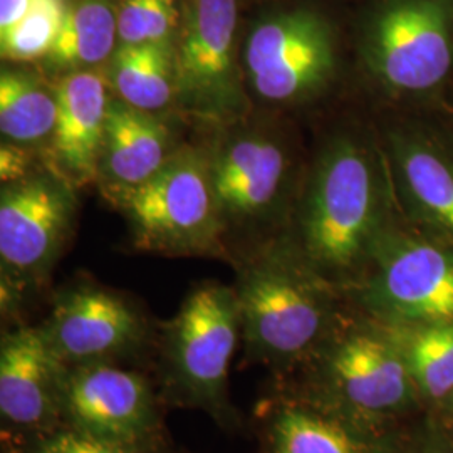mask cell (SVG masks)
Wrapping results in <instances>:
<instances>
[{
	"mask_svg": "<svg viewBox=\"0 0 453 453\" xmlns=\"http://www.w3.org/2000/svg\"><path fill=\"white\" fill-rule=\"evenodd\" d=\"M381 209L370 153L353 140H336L316 165L301 207V256L321 275L355 269L380 239Z\"/></svg>",
	"mask_w": 453,
	"mask_h": 453,
	"instance_id": "cell-2",
	"label": "cell"
},
{
	"mask_svg": "<svg viewBox=\"0 0 453 453\" xmlns=\"http://www.w3.org/2000/svg\"><path fill=\"white\" fill-rule=\"evenodd\" d=\"M372 73L396 91H426L452 65L450 7L445 0H396L372 22L368 35Z\"/></svg>",
	"mask_w": 453,
	"mask_h": 453,
	"instance_id": "cell-10",
	"label": "cell"
},
{
	"mask_svg": "<svg viewBox=\"0 0 453 453\" xmlns=\"http://www.w3.org/2000/svg\"><path fill=\"white\" fill-rule=\"evenodd\" d=\"M42 331L56 355L71 366L116 363L145 340V323L127 299L95 286L58 297Z\"/></svg>",
	"mask_w": 453,
	"mask_h": 453,
	"instance_id": "cell-14",
	"label": "cell"
},
{
	"mask_svg": "<svg viewBox=\"0 0 453 453\" xmlns=\"http://www.w3.org/2000/svg\"><path fill=\"white\" fill-rule=\"evenodd\" d=\"M65 425L82 434L146 450H158L162 420L150 381L116 363L71 366Z\"/></svg>",
	"mask_w": 453,
	"mask_h": 453,
	"instance_id": "cell-11",
	"label": "cell"
},
{
	"mask_svg": "<svg viewBox=\"0 0 453 453\" xmlns=\"http://www.w3.org/2000/svg\"><path fill=\"white\" fill-rule=\"evenodd\" d=\"M260 453H396L376 423L321 402H284L265 421Z\"/></svg>",
	"mask_w": 453,
	"mask_h": 453,
	"instance_id": "cell-16",
	"label": "cell"
},
{
	"mask_svg": "<svg viewBox=\"0 0 453 453\" xmlns=\"http://www.w3.org/2000/svg\"><path fill=\"white\" fill-rule=\"evenodd\" d=\"M58 121L56 89L20 69L0 74V131L17 145H34L52 136Z\"/></svg>",
	"mask_w": 453,
	"mask_h": 453,
	"instance_id": "cell-19",
	"label": "cell"
},
{
	"mask_svg": "<svg viewBox=\"0 0 453 453\" xmlns=\"http://www.w3.org/2000/svg\"><path fill=\"white\" fill-rule=\"evenodd\" d=\"M106 80L118 99L143 111H160L175 101L173 42L119 44Z\"/></svg>",
	"mask_w": 453,
	"mask_h": 453,
	"instance_id": "cell-18",
	"label": "cell"
},
{
	"mask_svg": "<svg viewBox=\"0 0 453 453\" xmlns=\"http://www.w3.org/2000/svg\"><path fill=\"white\" fill-rule=\"evenodd\" d=\"M363 303L383 326L453 323V249L393 237L372 247Z\"/></svg>",
	"mask_w": 453,
	"mask_h": 453,
	"instance_id": "cell-7",
	"label": "cell"
},
{
	"mask_svg": "<svg viewBox=\"0 0 453 453\" xmlns=\"http://www.w3.org/2000/svg\"><path fill=\"white\" fill-rule=\"evenodd\" d=\"M237 0H188L175 46V103L195 118L234 123L249 111L235 63Z\"/></svg>",
	"mask_w": 453,
	"mask_h": 453,
	"instance_id": "cell-5",
	"label": "cell"
},
{
	"mask_svg": "<svg viewBox=\"0 0 453 453\" xmlns=\"http://www.w3.org/2000/svg\"><path fill=\"white\" fill-rule=\"evenodd\" d=\"M239 338L235 289L215 282L195 288L163 333V387L170 398L232 425L228 372Z\"/></svg>",
	"mask_w": 453,
	"mask_h": 453,
	"instance_id": "cell-3",
	"label": "cell"
},
{
	"mask_svg": "<svg viewBox=\"0 0 453 453\" xmlns=\"http://www.w3.org/2000/svg\"><path fill=\"white\" fill-rule=\"evenodd\" d=\"M179 17L175 0H125L118 12L119 44L173 42Z\"/></svg>",
	"mask_w": 453,
	"mask_h": 453,
	"instance_id": "cell-24",
	"label": "cell"
},
{
	"mask_svg": "<svg viewBox=\"0 0 453 453\" xmlns=\"http://www.w3.org/2000/svg\"><path fill=\"white\" fill-rule=\"evenodd\" d=\"M450 403H452V410H453V396H450Z\"/></svg>",
	"mask_w": 453,
	"mask_h": 453,
	"instance_id": "cell-27",
	"label": "cell"
},
{
	"mask_svg": "<svg viewBox=\"0 0 453 453\" xmlns=\"http://www.w3.org/2000/svg\"><path fill=\"white\" fill-rule=\"evenodd\" d=\"M116 41H119L118 16L111 5L103 0H88L67 11L49 61L59 69H89L113 58Z\"/></svg>",
	"mask_w": 453,
	"mask_h": 453,
	"instance_id": "cell-21",
	"label": "cell"
},
{
	"mask_svg": "<svg viewBox=\"0 0 453 453\" xmlns=\"http://www.w3.org/2000/svg\"><path fill=\"white\" fill-rule=\"evenodd\" d=\"M209 170L224 228L249 226L274 213L288 187L291 160L274 133L243 128L215 146Z\"/></svg>",
	"mask_w": 453,
	"mask_h": 453,
	"instance_id": "cell-13",
	"label": "cell"
},
{
	"mask_svg": "<svg viewBox=\"0 0 453 453\" xmlns=\"http://www.w3.org/2000/svg\"><path fill=\"white\" fill-rule=\"evenodd\" d=\"M33 453H157L127 443H119L106 438L95 437L74 430L71 426H61L46 437L35 440Z\"/></svg>",
	"mask_w": 453,
	"mask_h": 453,
	"instance_id": "cell-25",
	"label": "cell"
},
{
	"mask_svg": "<svg viewBox=\"0 0 453 453\" xmlns=\"http://www.w3.org/2000/svg\"><path fill=\"white\" fill-rule=\"evenodd\" d=\"M247 359L288 368L316 353L331 321L323 275L275 249L249 260L235 284Z\"/></svg>",
	"mask_w": 453,
	"mask_h": 453,
	"instance_id": "cell-1",
	"label": "cell"
},
{
	"mask_svg": "<svg viewBox=\"0 0 453 453\" xmlns=\"http://www.w3.org/2000/svg\"><path fill=\"white\" fill-rule=\"evenodd\" d=\"M69 366L56 355L42 326H19L0 342V417L4 430L34 441L65 426Z\"/></svg>",
	"mask_w": 453,
	"mask_h": 453,
	"instance_id": "cell-12",
	"label": "cell"
},
{
	"mask_svg": "<svg viewBox=\"0 0 453 453\" xmlns=\"http://www.w3.org/2000/svg\"><path fill=\"white\" fill-rule=\"evenodd\" d=\"M35 0H0V35L9 33L31 12Z\"/></svg>",
	"mask_w": 453,
	"mask_h": 453,
	"instance_id": "cell-26",
	"label": "cell"
},
{
	"mask_svg": "<svg viewBox=\"0 0 453 453\" xmlns=\"http://www.w3.org/2000/svg\"><path fill=\"white\" fill-rule=\"evenodd\" d=\"M321 346L318 402L376 425L411 405L418 388L381 324L351 329Z\"/></svg>",
	"mask_w": 453,
	"mask_h": 453,
	"instance_id": "cell-6",
	"label": "cell"
},
{
	"mask_svg": "<svg viewBox=\"0 0 453 453\" xmlns=\"http://www.w3.org/2000/svg\"><path fill=\"white\" fill-rule=\"evenodd\" d=\"M452 396H453V395H452Z\"/></svg>",
	"mask_w": 453,
	"mask_h": 453,
	"instance_id": "cell-28",
	"label": "cell"
},
{
	"mask_svg": "<svg viewBox=\"0 0 453 453\" xmlns=\"http://www.w3.org/2000/svg\"><path fill=\"white\" fill-rule=\"evenodd\" d=\"M402 175L421 213L453 237V166L437 151L408 145L402 151Z\"/></svg>",
	"mask_w": 453,
	"mask_h": 453,
	"instance_id": "cell-22",
	"label": "cell"
},
{
	"mask_svg": "<svg viewBox=\"0 0 453 453\" xmlns=\"http://www.w3.org/2000/svg\"><path fill=\"white\" fill-rule=\"evenodd\" d=\"M108 80L93 69L73 71L54 86L58 121L50 153L65 179L91 181L99 172L110 99Z\"/></svg>",
	"mask_w": 453,
	"mask_h": 453,
	"instance_id": "cell-15",
	"label": "cell"
},
{
	"mask_svg": "<svg viewBox=\"0 0 453 453\" xmlns=\"http://www.w3.org/2000/svg\"><path fill=\"white\" fill-rule=\"evenodd\" d=\"M243 80L260 101L289 104L318 93L334 71L333 35L304 11L262 20L243 48Z\"/></svg>",
	"mask_w": 453,
	"mask_h": 453,
	"instance_id": "cell-8",
	"label": "cell"
},
{
	"mask_svg": "<svg viewBox=\"0 0 453 453\" xmlns=\"http://www.w3.org/2000/svg\"><path fill=\"white\" fill-rule=\"evenodd\" d=\"M383 327L405 357L421 395L432 400L450 398L453 395V323Z\"/></svg>",
	"mask_w": 453,
	"mask_h": 453,
	"instance_id": "cell-20",
	"label": "cell"
},
{
	"mask_svg": "<svg viewBox=\"0 0 453 453\" xmlns=\"http://www.w3.org/2000/svg\"><path fill=\"white\" fill-rule=\"evenodd\" d=\"M76 200L67 181L39 173L9 181L0 195L4 282L20 286L48 274L65 245Z\"/></svg>",
	"mask_w": 453,
	"mask_h": 453,
	"instance_id": "cell-9",
	"label": "cell"
},
{
	"mask_svg": "<svg viewBox=\"0 0 453 453\" xmlns=\"http://www.w3.org/2000/svg\"><path fill=\"white\" fill-rule=\"evenodd\" d=\"M170 133L155 114L110 99L99 172L116 190L145 183L170 160Z\"/></svg>",
	"mask_w": 453,
	"mask_h": 453,
	"instance_id": "cell-17",
	"label": "cell"
},
{
	"mask_svg": "<svg viewBox=\"0 0 453 453\" xmlns=\"http://www.w3.org/2000/svg\"><path fill=\"white\" fill-rule=\"evenodd\" d=\"M65 0H35L31 12L9 33L0 35L2 58L9 61H35L48 58L65 26Z\"/></svg>",
	"mask_w": 453,
	"mask_h": 453,
	"instance_id": "cell-23",
	"label": "cell"
},
{
	"mask_svg": "<svg viewBox=\"0 0 453 453\" xmlns=\"http://www.w3.org/2000/svg\"><path fill=\"white\" fill-rule=\"evenodd\" d=\"M116 195L140 249L179 256L222 249L209 155L192 148L173 151L151 179Z\"/></svg>",
	"mask_w": 453,
	"mask_h": 453,
	"instance_id": "cell-4",
	"label": "cell"
}]
</instances>
